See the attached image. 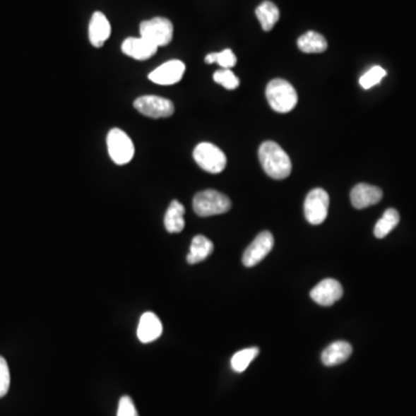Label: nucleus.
<instances>
[{
  "mask_svg": "<svg viewBox=\"0 0 416 416\" xmlns=\"http://www.w3.org/2000/svg\"><path fill=\"white\" fill-rule=\"evenodd\" d=\"M264 172L274 179H285L292 172V161L283 147L274 141H265L258 152Z\"/></svg>",
  "mask_w": 416,
  "mask_h": 416,
  "instance_id": "obj_1",
  "label": "nucleus"
},
{
  "mask_svg": "<svg viewBox=\"0 0 416 416\" xmlns=\"http://www.w3.org/2000/svg\"><path fill=\"white\" fill-rule=\"evenodd\" d=\"M266 97L274 112L280 114L292 112L299 101L296 89L292 83L283 79H274L268 83Z\"/></svg>",
  "mask_w": 416,
  "mask_h": 416,
  "instance_id": "obj_2",
  "label": "nucleus"
},
{
  "mask_svg": "<svg viewBox=\"0 0 416 416\" xmlns=\"http://www.w3.org/2000/svg\"><path fill=\"white\" fill-rule=\"evenodd\" d=\"M232 208V201L226 194L215 190L201 191L194 198V210L203 218L227 213Z\"/></svg>",
  "mask_w": 416,
  "mask_h": 416,
  "instance_id": "obj_3",
  "label": "nucleus"
},
{
  "mask_svg": "<svg viewBox=\"0 0 416 416\" xmlns=\"http://www.w3.org/2000/svg\"><path fill=\"white\" fill-rule=\"evenodd\" d=\"M194 159L198 165L210 174H220L226 168V154L210 143H201L194 150Z\"/></svg>",
  "mask_w": 416,
  "mask_h": 416,
  "instance_id": "obj_4",
  "label": "nucleus"
},
{
  "mask_svg": "<svg viewBox=\"0 0 416 416\" xmlns=\"http://www.w3.org/2000/svg\"><path fill=\"white\" fill-rule=\"evenodd\" d=\"M140 36L150 41L153 44L165 47L172 42L174 36V25L165 18H153L140 23Z\"/></svg>",
  "mask_w": 416,
  "mask_h": 416,
  "instance_id": "obj_5",
  "label": "nucleus"
},
{
  "mask_svg": "<svg viewBox=\"0 0 416 416\" xmlns=\"http://www.w3.org/2000/svg\"><path fill=\"white\" fill-rule=\"evenodd\" d=\"M109 155L116 165H124L134 156V145L131 138L121 129H112L107 137Z\"/></svg>",
  "mask_w": 416,
  "mask_h": 416,
  "instance_id": "obj_6",
  "label": "nucleus"
},
{
  "mask_svg": "<svg viewBox=\"0 0 416 416\" xmlns=\"http://www.w3.org/2000/svg\"><path fill=\"white\" fill-rule=\"evenodd\" d=\"M330 197L323 189H314L309 192L304 201V215L311 225H321L324 222L328 214Z\"/></svg>",
  "mask_w": 416,
  "mask_h": 416,
  "instance_id": "obj_7",
  "label": "nucleus"
},
{
  "mask_svg": "<svg viewBox=\"0 0 416 416\" xmlns=\"http://www.w3.org/2000/svg\"><path fill=\"white\" fill-rule=\"evenodd\" d=\"M134 108L140 114L155 119L170 117L175 112V105L170 100L156 95L140 96L134 101Z\"/></svg>",
  "mask_w": 416,
  "mask_h": 416,
  "instance_id": "obj_8",
  "label": "nucleus"
},
{
  "mask_svg": "<svg viewBox=\"0 0 416 416\" xmlns=\"http://www.w3.org/2000/svg\"><path fill=\"white\" fill-rule=\"evenodd\" d=\"M273 235L270 232H263L249 245L243 254V265L254 267L259 264L273 249Z\"/></svg>",
  "mask_w": 416,
  "mask_h": 416,
  "instance_id": "obj_9",
  "label": "nucleus"
},
{
  "mask_svg": "<svg viewBox=\"0 0 416 416\" xmlns=\"http://www.w3.org/2000/svg\"><path fill=\"white\" fill-rule=\"evenodd\" d=\"M184 73L185 64L183 61L174 59V61L162 64L161 66L152 71L148 78L150 81L158 83V85L170 86V85H175L178 81H181Z\"/></svg>",
  "mask_w": 416,
  "mask_h": 416,
  "instance_id": "obj_10",
  "label": "nucleus"
},
{
  "mask_svg": "<svg viewBox=\"0 0 416 416\" xmlns=\"http://www.w3.org/2000/svg\"><path fill=\"white\" fill-rule=\"evenodd\" d=\"M343 290L337 280L325 279L318 283L310 292L311 299L323 307H331L343 297Z\"/></svg>",
  "mask_w": 416,
  "mask_h": 416,
  "instance_id": "obj_11",
  "label": "nucleus"
},
{
  "mask_svg": "<svg viewBox=\"0 0 416 416\" xmlns=\"http://www.w3.org/2000/svg\"><path fill=\"white\" fill-rule=\"evenodd\" d=\"M383 191L377 186L369 184H357L350 192V201L357 210L376 205L381 201Z\"/></svg>",
  "mask_w": 416,
  "mask_h": 416,
  "instance_id": "obj_12",
  "label": "nucleus"
},
{
  "mask_svg": "<svg viewBox=\"0 0 416 416\" xmlns=\"http://www.w3.org/2000/svg\"><path fill=\"white\" fill-rule=\"evenodd\" d=\"M121 51L133 59L146 61L156 54L158 47L140 36V37L126 38L121 44Z\"/></svg>",
  "mask_w": 416,
  "mask_h": 416,
  "instance_id": "obj_13",
  "label": "nucleus"
},
{
  "mask_svg": "<svg viewBox=\"0 0 416 416\" xmlns=\"http://www.w3.org/2000/svg\"><path fill=\"white\" fill-rule=\"evenodd\" d=\"M162 323L160 318L153 312H145L140 317L138 325V339L143 343H150L159 339L162 334Z\"/></svg>",
  "mask_w": 416,
  "mask_h": 416,
  "instance_id": "obj_14",
  "label": "nucleus"
},
{
  "mask_svg": "<svg viewBox=\"0 0 416 416\" xmlns=\"http://www.w3.org/2000/svg\"><path fill=\"white\" fill-rule=\"evenodd\" d=\"M89 41L95 48H101L112 35V25L102 12L93 14L88 29Z\"/></svg>",
  "mask_w": 416,
  "mask_h": 416,
  "instance_id": "obj_15",
  "label": "nucleus"
},
{
  "mask_svg": "<svg viewBox=\"0 0 416 416\" xmlns=\"http://www.w3.org/2000/svg\"><path fill=\"white\" fill-rule=\"evenodd\" d=\"M353 353V347L347 341H335L321 353V362L326 367L339 366L346 362Z\"/></svg>",
  "mask_w": 416,
  "mask_h": 416,
  "instance_id": "obj_16",
  "label": "nucleus"
},
{
  "mask_svg": "<svg viewBox=\"0 0 416 416\" xmlns=\"http://www.w3.org/2000/svg\"><path fill=\"white\" fill-rule=\"evenodd\" d=\"M214 250V245L210 239L203 235H198L194 237L190 245V252H189L188 259L189 264H198L205 261L210 254H212Z\"/></svg>",
  "mask_w": 416,
  "mask_h": 416,
  "instance_id": "obj_17",
  "label": "nucleus"
},
{
  "mask_svg": "<svg viewBox=\"0 0 416 416\" xmlns=\"http://www.w3.org/2000/svg\"><path fill=\"white\" fill-rule=\"evenodd\" d=\"M185 208L179 201H172L165 215V227L170 234L181 232L185 227Z\"/></svg>",
  "mask_w": 416,
  "mask_h": 416,
  "instance_id": "obj_18",
  "label": "nucleus"
},
{
  "mask_svg": "<svg viewBox=\"0 0 416 416\" xmlns=\"http://www.w3.org/2000/svg\"><path fill=\"white\" fill-rule=\"evenodd\" d=\"M299 50L305 54H321L328 49V42L324 36L317 32H308L303 34L297 41Z\"/></svg>",
  "mask_w": 416,
  "mask_h": 416,
  "instance_id": "obj_19",
  "label": "nucleus"
},
{
  "mask_svg": "<svg viewBox=\"0 0 416 416\" xmlns=\"http://www.w3.org/2000/svg\"><path fill=\"white\" fill-rule=\"evenodd\" d=\"M256 16L265 32H270L279 21L280 11L275 4L266 0L256 8Z\"/></svg>",
  "mask_w": 416,
  "mask_h": 416,
  "instance_id": "obj_20",
  "label": "nucleus"
},
{
  "mask_svg": "<svg viewBox=\"0 0 416 416\" xmlns=\"http://www.w3.org/2000/svg\"><path fill=\"white\" fill-rule=\"evenodd\" d=\"M399 221H400V215L398 213V210L388 208L385 210L384 215L381 216L379 222L376 223L374 234L377 239H384L398 226Z\"/></svg>",
  "mask_w": 416,
  "mask_h": 416,
  "instance_id": "obj_21",
  "label": "nucleus"
},
{
  "mask_svg": "<svg viewBox=\"0 0 416 416\" xmlns=\"http://www.w3.org/2000/svg\"><path fill=\"white\" fill-rule=\"evenodd\" d=\"M259 354V348L252 347V348H245L239 350L235 355L232 356L230 364L234 372H243L248 369L256 357Z\"/></svg>",
  "mask_w": 416,
  "mask_h": 416,
  "instance_id": "obj_22",
  "label": "nucleus"
},
{
  "mask_svg": "<svg viewBox=\"0 0 416 416\" xmlns=\"http://www.w3.org/2000/svg\"><path fill=\"white\" fill-rule=\"evenodd\" d=\"M205 61L207 64H219L222 69L230 70L237 63V58H236L235 54L232 52V49H225L221 52L207 54Z\"/></svg>",
  "mask_w": 416,
  "mask_h": 416,
  "instance_id": "obj_23",
  "label": "nucleus"
},
{
  "mask_svg": "<svg viewBox=\"0 0 416 416\" xmlns=\"http://www.w3.org/2000/svg\"><path fill=\"white\" fill-rule=\"evenodd\" d=\"M213 79L216 83H219L229 90H232L239 86V78L234 74L232 70H228V69L216 71Z\"/></svg>",
  "mask_w": 416,
  "mask_h": 416,
  "instance_id": "obj_24",
  "label": "nucleus"
},
{
  "mask_svg": "<svg viewBox=\"0 0 416 416\" xmlns=\"http://www.w3.org/2000/svg\"><path fill=\"white\" fill-rule=\"evenodd\" d=\"M386 76L384 69L381 66H374L359 78V85L362 88L369 89L381 83V80Z\"/></svg>",
  "mask_w": 416,
  "mask_h": 416,
  "instance_id": "obj_25",
  "label": "nucleus"
},
{
  "mask_svg": "<svg viewBox=\"0 0 416 416\" xmlns=\"http://www.w3.org/2000/svg\"><path fill=\"white\" fill-rule=\"evenodd\" d=\"M11 374L6 359L0 356V398L5 397L10 390Z\"/></svg>",
  "mask_w": 416,
  "mask_h": 416,
  "instance_id": "obj_26",
  "label": "nucleus"
},
{
  "mask_svg": "<svg viewBox=\"0 0 416 416\" xmlns=\"http://www.w3.org/2000/svg\"><path fill=\"white\" fill-rule=\"evenodd\" d=\"M117 416H139L130 397L124 396L121 398L118 404Z\"/></svg>",
  "mask_w": 416,
  "mask_h": 416,
  "instance_id": "obj_27",
  "label": "nucleus"
}]
</instances>
